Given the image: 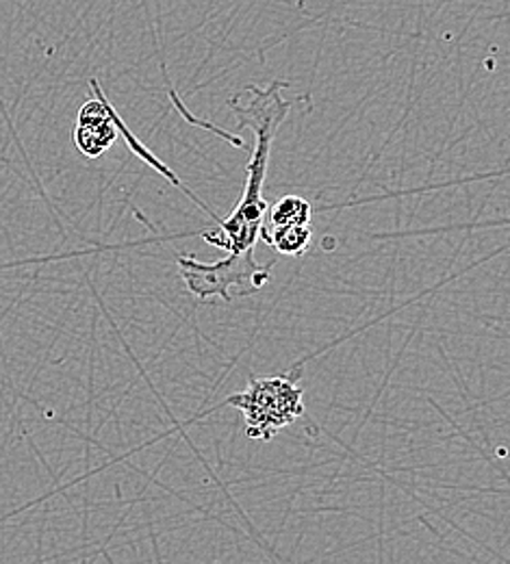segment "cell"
<instances>
[{"mask_svg":"<svg viewBox=\"0 0 510 564\" xmlns=\"http://www.w3.org/2000/svg\"><path fill=\"white\" fill-rule=\"evenodd\" d=\"M302 393V387L290 376L252 378L243 393L228 398V404L243 413L250 438L272 441L304 415Z\"/></svg>","mask_w":510,"mask_h":564,"instance_id":"2","label":"cell"},{"mask_svg":"<svg viewBox=\"0 0 510 564\" xmlns=\"http://www.w3.org/2000/svg\"><path fill=\"white\" fill-rule=\"evenodd\" d=\"M311 217H313V207L308 200H304L300 196H285L279 203H274L272 207H268L261 232L308 226Z\"/></svg>","mask_w":510,"mask_h":564,"instance_id":"5","label":"cell"},{"mask_svg":"<svg viewBox=\"0 0 510 564\" xmlns=\"http://www.w3.org/2000/svg\"><path fill=\"white\" fill-rule=\"evenodd\" d=\"M287 87L290 83L283 80H274L268 89L250 85L243 89V94L230 98L228 102L230 111L239 118L241 127H248L254 133L252 156L246 165V187L237 209L226 219H219V230L216 235L203 232V237L209 243L226 250L228 254H246L254 252L257 248L259 232L268 213V203L263 200V185L268 176L270 152L287 113L292 111L295 102L302 100H285L283 89Z\"/></svg>","mask_w":510,"mask_h":564,"instance_id":"1","label":"cell"},{"mask_svg":"<svg viewBox=\"0 0 510 564\" xmlns=\"http://www.w3.org/2000/svg\"><path fill=\"white\" fill-rule=\"evenodd\" d=\"M178 270L185 286L196 297H219L224 302H232V297L259 291L272 279V265H261L257 261V252L228 254L216 263H203L194 257H178Z\"/></svg>","mask_w":510,"mask_h":564,"instance_id":"3","label":"cell"},{"mask_svg":"<svg viewBox=\"0 0 510 564\" xmlns=\"http://www.w3.org/2000/svg\"><path fill=\"white\" fill-rule=\"evenodd\" d=\"M91 89L98 94V100H87L74 127V145L89 159L100 156L118 140L116 127V109L102 96L98 80H91Z\"/></svg>","mask_w":510,"mask_h":564,"instance_id":"4","label":"cell"},{"mask_svg":"<svg viewBox=\"0 0 510 564\" xmlns=\"http://www.w3.org/2000/svg\"><path fill=\"white\" fill-rule=\"evenodd\" d=\"M259 239H263L268 246H272L281 254L302 257L308 250V246H311V226H297V228H283V230L261 232Z\"/></svg>","mask_w":510,"mask_h":564,"instance_id":"6","label":"cell"}]
</instances>
